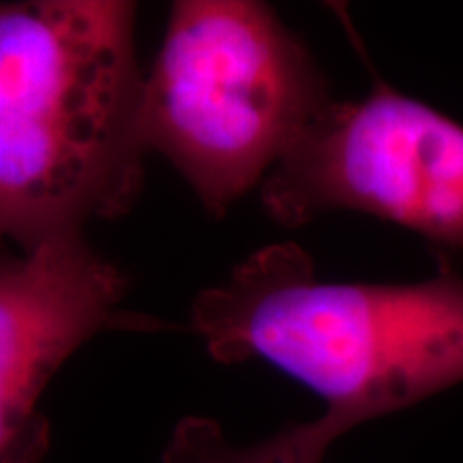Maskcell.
<instances>
[{"label":"cell","instance_id":"7a4b0ae2","mask_svg":"<svg viewBox=\"0 0 463 463\" xmlns=\"http://www.w3.org/2000/svg\"><path fill=\"white\" fill-rule=\"evenodd\" d=\"M189 326L219 363H270L350 430L463 382V277L322 281L297 242L251 253L202 289Z\"/></svg>","mask_w":463,"mask_h":463},{"label":"cell","instance_id":"5b68a950","mask_svg":"<svg viewBox=\"0 0 463 463\" xmlns=\"http://www.w3.org/2000/svg\"><path fill=\"white\" fill-rule=\"evenodd\" d=\"M129 279L84 234L0 251V463H42L50 422L39 399L58 369L106 331L167 324L120 309Z\"/></svg>","mask_w":463,"mask_h":463},{"label":"cell","instance_id":"8992f818","mask_svg":"<svg viewBox=\"0 0 463 463\" xmlns=\"http://www.w3.org/2000/svg\"><path fill=\"white\" fill-rule=\"evenodd\" d=\"M350 427L333 414L294 422L279 433L249 444L234 447L219 422L204 416H187L174 427L164 463H324L328 449Z\"/></svg>","mask_w":463,"mask_h":463},{"label":"cell","instance_id":"3957f363","mask_svg":"<svg viewBox=\"0 0 463 463\" xmlns=\"http://www.w3.org/2000/svg\"><path fill=\"white\" fill-rule=\"evenodd\" d=\"M331 101L309 48L269 5L181 0L144 75L140 133L146 155L223 217Z\"/></svg>","mask_w":463,"mask_h":463},{"label":"cell","instance_id":"6da1fadb","mask_svg":"<svg viewBox=\"0 0 463 463\" xmlns=\"http://www.w3.org/2000/svg\"><path fill=\"white\" fill-rule=\"evenodd\" d=\"M142 82L136 5L0 3V241L31 249L131 211Z\"/></svg>","mask_w":463,"mask_h":463},{"label":"cell","instance_id":"277c9868","mask_svg":"<svg viewBox=\"0 0 463 463\" xmlns=\"http://www.w3.org/2000/svg\"><path fill=\"white\" fill-rule=\"evenodd\" d=\"M262 204L286 228L356 211L463 249V125L375 82L322 109L264 178Z\"/></svg>","mask_w":463,"mask_h":463}]
</instances>
